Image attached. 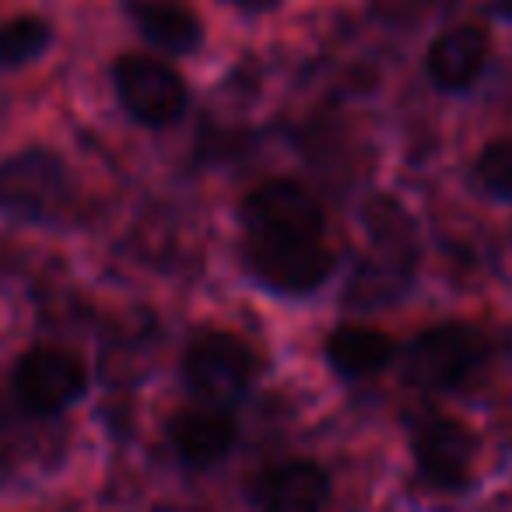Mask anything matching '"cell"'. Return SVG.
<instances>
[{"label": "cell", "mask_w": 512, "mask_h": 512, "mask_svg": "<svg viewBox=\"0 0 512 512\" xmlns=\"http://www.w3.org/2000/svg\"><path fill=\"white\" fill-rule=\"evenodd\" d=\"M130 18L151 46L165 53H193L204 43V25L179 0H130Z\"/></svg>", "instance_id": "obj_11"}, {"label": "cell", "mask_w": 512, "mask_h": 512, "mask_svg": "<svg viewBox=\"0 0 512 512\" xmlns=\"http://www.w3.org/2000/svg\"><path fill=\"white\" fill-rule=\"evenodd\" d=\"M260 362L256 351L228 330H204L190 341L183 355V379L200 400L228 404L253 386Z\"/></svg>", "instance_id": "obj_4"}, {"label": "cell", "mask_w": 512, "mask_h": 512, "mask_svg": "<svg viewBox=\"0 0 512 512\" xmlns=\"http://www.w3.org/2000/svg\"><path fill=\"white\" fill-rule=\"evenodd\" d=\"M113 85L123 109L144 127H172L186 113V81L172 64L144 53H123L113 64Z\"/></svg>", "instance_id": "obj_5"}, {"label": "cell", "mask_w": 512, "mask_h": 512, "mask_svg": "<svg viewBox=\"0 0 512 512\" xmlns=\"http://www.w3.org/2000/svg\"><path fill=\"white\" fill-rule=\"evenodd\" d=\"M53 43V25L39 15H18L0 25V67H22L43 57Z\"/></svg>", "instance_id": "obj_13"}, {"label": "cell", "mask_w": 512, "mask_h": 512, "mask_svg": "<svg viewBox=\"0 0 512 512\" xmlns=\"http://www.w3.org/2000/svg\"><path fill=\"white\" fill-rule=\"evenodd\" d=\"M74 176L64 158L32 148L0 162V211L11 218L53 225L74 207Z\"/></svg>", "instance_id": "obj_2"}, {"label": "cell", "mask_w": 512, "mask_h": 512, "mask_svg": "<svg viewBox=\"0 0 512 512\" xmlns=\"http://www.w3.org/2000/svg\"><path fill=\"white\" fill-rule=\"evenodd\" d=\"M235 418L225 411V404H204L183 407L169 418V442L176 456L190 467H214L221 463L235 446Z\"/></svg>", "instance_id": "obj_8"}, {"label": "cell", "mask_w": 512, "mask_h": 512, "mask_svg": "<svg viewBox=\"0 0 512 512\" xmlns=\"http://www.w3.org/2000/svg\"><path fill=\"white\" fill-rule=\"evenodd\" d=\"M232 4H239V8H249V11H264V8H271L274 0H232Z\"/></svg>", "instance_id": "obj_15"}, {"label": "cell", "mask_w": 512, "mask_h": 512, "mask_svg": "<svg viewBox=\"0 0 512 512\" xmlns=\"http://www.w3.org/2000/svg\"><path fill=\"white\" fill-rule=\"evenodd\" d=\"M418 477L435 491H463L474 477L477 442L463 421L456 418H425L411 439Z\"/></svg>", "instance_id": "obj_7"}, {"label": "cell", "mask_w": 512, "mask_h": 512, "mask_svg": "<svg viewBox=\"0 0 512 512\" xmlns=\"http://www.w3.org/2000/svg\"><path fill=\"white\" fill-rule=\"evenodd\" d=\"M474 176L491 197L512 200V137L491 141L488 148L477 155Z\"/></svg>", "instance_id": "obj_14"}, {"label": "cell", "mask_w": 512, "mask_h": 512, "mask_svg": "<svg viewBox=\"0 0 512 512\" xmlns=\"http://www.w3.org/2000/svg\"><path fill=\"white\" fill-rule=\"evenodd\" d=\"M491 341L470 323H439L407 348V376L425 390H467L481 379Z\"/></svg>", "instance_id": "obj_3"}, {"label": "cell", "mask_w": 512, "mask_h": 512, "mask_svg": "<svg viewBox=\"0 0 512 512\" xmlns=\"http://www.w3.org/2000/svg\"><path fill=\"white\" fill-rule=\"evenodd\" d=\"M491 57V39L477 25H456L446 29L432 46H428V78L442 92H467L484 74Z\"/></svg>", "instance_id": "obj_10"}, {"label": "cell", "mask_w": 512, "mask_h": 512, "mask_svg": "<svg viewBox=\"0 0 512 512\" xmlns=\"http://www.w3.org/2000/svg\"><path fill=\"white\" fill-rule=\"evenodd\" d=\"M242 232L249 271L271 292L313 295L337 267L323 207L295 179L256 186L242 200Z\"/></svg>", "instance_id": "obj_1"}, {"label": "cell", "mask_w": 512, "mask_h": 512, "mask_svg": "<svg viewBox=\"0 0 512 512\" xmlns=\"http://www.w3.org/2000/svg\"><path fill=\"white\" fill-rule=\"evenodd\" d=\"M491 11H495V15L512 18V0H491Z\"/></svg>", "instance_id": "obj_16"}, {"label": "cell", "mask_w": 512, "mask_h": 512, "mask_svg": "<svg viewBox=\"0 0 512 512\" xmlns=\"http://www.w3.org/2000/svg\"><path fill=\"white\" fill-rule=\"evenodd\" d=\"M397 355V344L386 330L376 327H341L327 337V362L337 376L344 379H365L383 372Z\"/></svg>", "instance_id": "obj_12"}, {"label": "cell", "mask_w": 512, "mask_h": 512, "mask_svg": "<svg viewBox=\"0 0 512 512\" xmlns=\"http://www.w3.org/2000/svg\"><path fill=\"white\" fill-rule=\"evenodd\" d=\"M88 390V369L74 351L39 344L15 365V397L29 414H57Z\"/></svg>", "instance_id": "obj_6"}, {"label": "cell", "mask_w": 512, "mask_h": 512, "mask_svg": "<svg viewBox=\"0 0 512 512\" xmlns=\"http://www.w3.org/2000/svg\"><path fill=\"white\" fill-rule=\"evenodd\" d=\"M249 498L267 512H316L330 502V477L309 460H288L256 474Z\"/></svg>", "instance_id": "obj_9"}]
</instances>
